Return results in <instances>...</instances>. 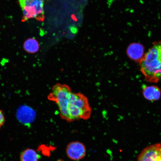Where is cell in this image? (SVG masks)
Instances as JSON below:
<instances>
[{
    "label": "cell",
    "instance_id": "8",
    "mask_svg": "<svg viewBox=\"0 0 161 161\" xmlns=\"http://www.w3.org/2000/svg\"><path fill=\"white\" fill-rule=\"evenodd\" d=\"M40 158L39 155L31 148L26 149L20 156L21 161H39Z\"/></svg>",
    "mask_w": 161,
    "mask_h": 161
},
{
    "label": "cell",
    "instance_id": "9",
    "mask_svg": "<svg viewBox=\"0 0 161 161\" xmlns=\"http://www.w3.org/2000/svg\"><path fill=\"white\" fill-rule=\"evenodd\" d=\"M39 45L35 38H30L26 40L24 44V49L28 53H37L39 49Z\"/></svg>",
    "mask_w": 161,
    "mask_h": 161
},
{
    "label": "cell",
    "instance_id": "3",
    "mask_svg": "<svg viewBox=\"0 0 161 161\" xmlns=\"http://www.w3.org/2000/svg\"><path fill=\"white\" fill-rule=\"evenodd\" d=\"M46 0H19V3L23 12L22 21L25 22L31 19L42 22L45 19L44 5Z\"/></svg>",
    "mask_w": 161,
    "mask_h": 161
},
{
    "label": "cell",
    "instance_id": "7",
    "mask_svg": "<svg viewBox=\"0 0 161 161\" xmlns=\"http://www.w3.org/2000/svg\"><path fill=\"white\" fill-rule=\"evenodd\" d=\"M142 94L146 99L150 102H154L160 99L161 91L155 86L144 85L142 86Z\"/></svg>",
    "mask_w": 161,
    "mask_h": 161
},
{
    "label": "cell",
    "instance_id": "2",
    "mask_svg": "<svg viewBox=\"0 0 161 161\" xmlns=\"http://www.w3.org/2000/svg\"><path fill=\"white\" fill-rule=\"evenodd\" d=\"M147 82L157 83L161 79V42H154L139 62Z\"/></svg>",
    "mask_w": 161,
    "mask_h": 161
},
{
    "label": "cell",
    "instance_id": "6",
    "mask_svg": "<svg viewBox=\"0 0 161 161\" xmlns=\"http://www.w3.org/2000/svg\"><path fill=\"white\" fill-rule=\"evenodd\" d=\"M144 48L142 44L137 43L131 44L127 49L126 53L130 59L140 62L144 56Z\"/></svg>",
    "mask_w": 161,
    "mask_h": 161
},
{
    "label": "cell",
    "instance_id": "4",
    "mask_svg": "<svg viewBox=\"0 0 161 161\" xmlns=\"http://www.w3.org/2000/svg\"><path fill=\"white\" fill-rule=\"evenodd\" d=\"M137 161H161V143L144 148L139 154Z\"/></svg>",
    "mask_w": 161,
    "mask_h": 161
},
{
    "label": "cell",
    "instance_id": "1",
    "mask_svg": "<svg viewBox=\"0 0 161 161\" xmlns=\"http://www.w3.org/2000/svg\"><path fill=\"white\" fill-rule=\"evenodd\" d=\"M47 99L55 103L60 118L68 122L87 120L91 116L92 108L87 97L83 94L73 92L67 84H55Z\"/></svg>",
    "mask_w": 161,
    "mask_h": 161
},
{
    "label": "cell",
    "instance_id": "10",
    "mask_svg": "<svg viewBox=\"0 0 161 161\" xmlns=\"http://www.w3.org/2000/svg\"><path fill=\"white\" fill-rule=\"evenodd\" d=\"M5 118L3 110L0 109V129L3 126L5 122Z\"/></svg>",
    "mask_w": 161,
    "mask_h": 161
},
{
    "label": "cell",
    "instance_id": "5",
    "mask_svg": "<svg viewBox=\"0 0 161 161\" xmlns=\"http://www.w3.org/2000/svg\"><path fill=\"white\" fill-rule=\"evenodd\" d=\"M66 153L70 159L74 161L79 160L85 156L86 149L85 145L79 142L70 143L66 148Z\"/></svg>",
    "mask_w": 161,
    "mask_h": 161
}]
</instances>
